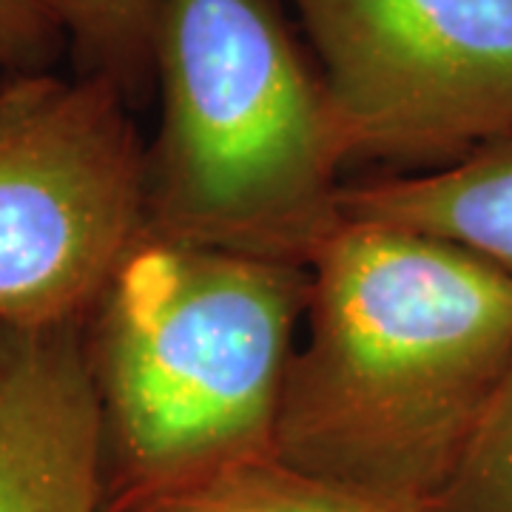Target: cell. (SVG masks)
<instances>
[{"instance_id": "7", "label": "cell", "mask_w": 512, "mask_h": 512, "mask_svg": "<svg viewBox=\"0 0 512 512\" xmlns=\"http://www.w3.org/2000/svg\"><path fill=\"white\" fill-rule=\"evenodd\" d=\"M342 220L450 242L512 282V134L447 168L345 183Z\"/></svg>"}, {"instance_id": "1", "label": "cell", "mask_w": 512, "mask_h": 512, "mask_svg": "<svg viewBox=\"0 0 512 512\" xmlns=\"http://www.w3.org/2000/svg\"><path fill=\"white\" fill-rule=\"evenodd\" d=\"M512 362V282L458 245L345 222L311 262L276 458L427 512Z\"/></svg>"}, {"instance_id": "11", "label": "cell", "mask_w": 512, "mask_h": 512, "mask_svg": "<svg viewBox=\"0 0 512 512\" xmlns=\"http://www.w3.org/2000/svg\"><path fill=\"white\" fill-rule=\"evenodd\" d=\"M69 55L52 0H0V77L55 72Z\"/></svg>"}, {"instance_id": "2", "label": "cell", "mask_w": 512, "mask_h": 512, "mask_svg": "<svg viewBox=\"0 0 512 512\" xmlns=\"http://www.w3.org/2000/svg\"><path fill=\"white\" fill-rule=\"evenodd\" d=\"M311 268L143 237L83 322L103 427V512H137L276 456Z\"/></svg>"}, {"instance_id": "3", "label": "cell", "mask_w": 512, "mask_h": 512, "mask_svg": "<svg viewBox=\"0 0 512 512\" xmlns=\"http://www.w3.org/2000/svg\"><path fill=\"white\" fill-rule=\"evenodd\" d=\"M154 97L143 234L311 268L348 151L285 0H163Z\"/></svg>"}, {"instance_id": "4", "label": "cell", "mask_w": 512, "mask_h": 512, "mask_svg": "<svg viewBox=\"0 0 512 512\" xmlns=\"http://www.w3.org/2000/svg\"><path fill=\"white\" fill-rule=\"evenodd\" d=\"M146 143L103 77H0V322H86L143 237Z\"/></svg>"}, {"instance_id": "6", "label": "cell", "mask_w": 512, "mask_h": 512, "mask_svg": "<svg viewBox=\"0 0 512 512\" xmlns=\"http://www.w3.org/2000/svg\"><path fill=\"white\" fill-rule=\"evenodd\" d=\"M83 322H0V512H103Z\"/></svg>"}, {"instance_id": "5", "label": "cell", "mask_w": 512, "mask_h": 512, "mask_svg": "<svg viewBox=\"0 0 512 512\" xmlns=\"http://www.w3.org/2000/svg\"><path fill=\"white\" fill-rule=\"evenodd\" d=\"M348 163L424 174L512 134V0H288Z\"/></svg>"}, {"instance_id": "8", "label": "cell", "mask_w": 512, "mask_h": 512, "mask_svg": "<svg viewBox=\"0 0 512 512\" xmlns=\"http://www.w3.org/2000/svg\"><path fill=\"white\" fill-rule=\"evenodd\" d=\"M74 74L109 80L143 109L154 97V40L163 0H52Z\"/></svg>"}, {"instance_id": "10", "label": "cell", "mask_w": 512, "mask_h": 512, "mask_svg": "<svg viewBox=\"0 0 512 512\" xmlns=\"http://www.w3.org/2000/svg\"><path fill=\"white\" fill-rule=\"evenodd\" d=\"M427 512H512V362Z\"/></svg>"}, {"instance_id": "9", "label": "cell", "mask_w": 512, "mask_h": 512, "mask_svg": "<svg viewBox=\"0 0 512 512\" xmlns=\"http://www.w3.org/2000/svg\"><path fill=\"white\" fill-rule=\"evenodd\" d=\"M137 512H407L365 493L259 458L157 498Z\"/></svg>"}]
</instances>
